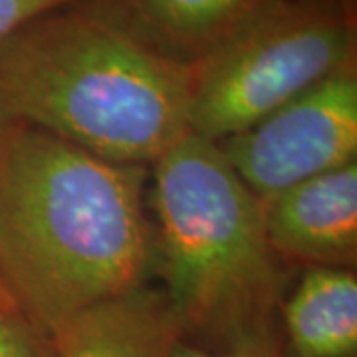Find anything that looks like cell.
<instances>
[{
	"mask_svg": "<svg viewBox=\"0 0 357 357\" xmlns=\"http://www.w3.org/2000/svg\"><path fill=\"white\" fill-rule=\"evenodd\" d=\"M0 310H10V306H8V304H6V302L2 300V298H0ZM13 312H14V310H13Z\"/></svg>",
	"mask_w": 357,
	"mask_h": 357,
	"instance_id": "5bb4252c",
	"label": "cell"
},
{
	"mask_svg": "<svg viewBox=\"0 0 357 357\" xmlns=\"http://www.w3.org/2000/svg\"><path fill=\"white\" fill-rule=\"evenodd\" d=\"M173 357H284V354L280 351L276 340L272 337V333H268L225 349H203L187 342H178Z\"/></svg>",
	"mask_w": 357,
	"mask_h": 357,
	"instance_id": "7c38bea8",
	"label": "cell"
},
{
	"mask_svg": "<svg viewBox=\"0 0 357 357\" xmlns=\"http://www.w3.org/2000/svg\"><path fill=\"white\" fill-rule=\"evenodd\" d=\"M264 218L282 262L349 270L357 260V161L278 195L264 204Z\"/></svg>",
	"mask_w": 357,
	"mask_h": 357,
	"instance_id": "8992f818",
	"label": "cell"
},
{
	"mask_svg": "<svg viewBox=\"0 0 357 357\" xmlns=\"http://www.w3.org/2000/svg\"><path fill=\"white\" fill-rule=\"evenodd\" d=\"M153 262L181 340L225 349L272 333L282 262L264 204L213 141L187 133L151 165Z\"/></svg>",
	"mask_w": 357,
	"mask_h": 357,
	"instance_id": "3957f363",
	"label": "cell"
},
{
	"mask_svg": "<svg viewBox=\"0 0 357 357\" xmlns=\"http://www.w3.org/2000/svg\"><path fill=\"white\" fill-rule=\"evenodd\" d=\"M145 181L147 167L13 123L0 149V292L46 340L143 286L153 262Z\"/></svg>",
	"mask_w": 357,
	"mask_h": 357,
	"instance_id": "6da1fadb",
	"label": "cell"
},
{
	"mask_svg": "<svg viewBox=\"0 0 357 357\" xmlns=\"http://www.w3.org/2000/svg\"><path fill=\"white\" fill-rule=\"evenodd\" d=\"M178 342L163 294L145 286L79 312L48 337L50 357H173Z\"/></svg>",
	"mask_w": 357,
	"mask_h": 357,
	"instance_id": "ba28073f",
	"label": "cell"
},
{
	"mask_svg": "<svg viewBox=\"0 0 357 357\" xmlns=\"http://www.w3.org/2000/svg\"><path fill=\"white\" fill-rule=\"evenodd\" d=\"M270 0H79L77 6L114 24L177 64L203 60Z\"/></svg>",
	"mask_w": 357,
	"mask_h": 357,
	"instance_id": "52a82bcc",
	"label": "cell"
},
{
	"mask_svg": "<svg viewBox=\"0 0 357 357\" xmlns=\"http://www.w3.org/2000/svg\"><path fill=\"white\" fill-rule=\"evenodd\" d=\"M268 204L296 185L357 161V74L347 66L292 102L217 143Z\"/></svg>",
	"mask_w": 357,
	"mask_h": 357,
	"instance_id": "5b68a950",
	"label": "cell"
},
{
	"mask_svg": "<svg viewBox=\"0 0 357 357\" xmlns=\"http://www.w3.org/2000/svg\"><path fill=\"white\" fill-rule=\"evenodd\" d=\"M192 66L171 62L72 4L0 46V107L119 165L151 167L189 131Z\"/></svg>",
	"mask_w": 357,
	"mask_h": 357,
	"instance_id": "7a4b0ae2",
	"label": "cell"
},
{
	"mask_svg": "<svg viewBox=\"0 0 357 357\" xmlns=\"http://www.w3.org/2000/svg\"><path fill=\"white\" fill-rule=\"evenodd\" d=\"M0 357H50V344L16 312L0 310Z\"/></svg>",
	"mask_w": 357,
	"mask_h": 357,
	"instance_id": "30bf717a",
	"label": "cell"
},
{
	"mask_svg": "<svg viewBox=\"0 0 357 357\" xmlns=\"http://www.w3.org/2000/svg\"><path fill=\"white\" fill-rule=\"evenodd\" d=\"M14 119H10L8 115H6V112L0 107V149H2V143H4V139H6V135H8V131H10V128H13ZM0 298L6 302V298L2 296V292H0ZM8 304V302H6ZM13 310V307H10Z\"/></svg>",
	"mask_w": 357,
	"mask_h": 357,
	"instance_id": "4fadbf2b",
	"label": "cell"
},
{
	"mask_svg": "<svg viewBox=\"0 0 357 357\" xmlns=\"http://www.w3.org/2000/svg\"><path fill=\"white\" fill-rule=\"evenodd\" d=\"M356 20L337 0H270L192 64L189 131L220 143L356 66Z\"/></svg>",
	"mask_w": 357,
	"mask_h": 357,
	"instance_id": "277c9868",
	"label": "cell"
},
{
	"mask_svg": "<svg viewBox=\"0 0 357 357\" xmlns=\"http://www.w3.org/2000/svg\"><path fill=\"white\" fill-rule=\"evenodd\" d=\"M79 0H0V46L14 32L34 20L36 16L64 6H72Z\"/></svg>",
	"mask_w": 357,
	"mask_h": 357,
	"instance_id": "8fae6325",
	"label": "cell"
},
{
	"mask_svg": "<svg viewBox=\"0 0 357 357\" xmlns=\"http://www.w3.org/2000/svg\"><path fill=\"white\" fill-rule=\"evenodd\" d=\"M278 307L292 357L357 356L354 270L310 268Z\"/></svg>",
	"mask_w": 357,
	"mask_h": 357,
	"instance_id": "9c48e42d",
	"label": "cell"
}]
</instances>
